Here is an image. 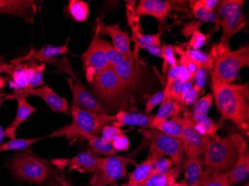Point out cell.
<instances>
[{"label":"cell","mask_w":249,"mask_h":186,"mask_svg":"<svg viewBox=\"0 0 249 186\" xmlns=\"http://www.w3.org/2000/svg\"><path fill=\"white\" fill-rule=\"evenodd\" d=\"M14 92L19 93L25 98H27L29 96H37L43 99L45 103H47L53 111L57 113H69L70 105L67 101L56 94L53 89L48 86L25 89L19 92Z\"/></svg>","instance_id":"cell-16"},{"label":"cell","mask_w":249,"mask_h":186,"mask_svg":"<svg viewBox=\"0 0 249 186\" xmlns=\"http://www.w3.org/2000/svg\"><path fill=\"white\" fill-rule=\"evenodd\" d=\"M200 91L199 89L197 88L194 84V86L192 87L191 90H190V93H189L188 96L186 99L185 101L183 103V105L181 106L183 110H187L188 107H194L196 102L197 101V99L198 98V95H199Z\"/></svg>","instance_id":"cell-50"},{"label":"cell","mask_w":249,"mask_h":186,"mask_svg":"<svg viewBox=\"0 0 249 186\" xmlns=\"http://www.w3.org/2000/svg\"><path fill=\"white\" fill-rule=\"evenodd\" d=\"M244 186H249V182H247V183H246V184Z\"/></svg>","instance_id":"cell-62"},{"label":"cell","mask_w":249,"mask_h":186,"mask_svg":"<svg viewBox=\"0 0 249 186\" xmlns=\"http://www.w3.org/2000/svg\"><path fill=\"white\" fill-rule=\"evenodd\" d=\"M68 42H69V39L67 40V43L62 46H53L51 45H47L40 51H31L29 56L40 62L45 63V64L49 63V64L58 67L59 68H64L61 66V63L58 62V61H54V58L57 56L70 54V50L67 46Z\"/></svg>","instance_id":"cell-22"},{"label":"cell","mask_w":249,"mask_h":186,"mask_svg":"<svg viewBox=\"0 0 249 186\" xmlns=\"http://www.w3.org/2000/svg\"><path fill=\"white\" fill-rule=\"evenodd\" d=\"M67 10L71 17L78 22H85L89 16V5L82 0H71Z\"/></svg>","instance_id":"cell-33"},{"label":"cell","mask_w":249,"mask_h":186,"mask_svg":"<svg viewBox=\"0 0 249 186\" xmlns=\"http://www.w3.org/2000/svg\"><path fill=\"white\" fill-rule=\"evenodd\" d=\"M208 68L205 66L201 65L195 75L196 86L200 92L206 86L208 80Z\"/></svg>","instance_id":"cell-47"},{"label":"cell","mask_w":249,"mask_h":186,"mask_svg":"<svg viewBox=\"0 0 249 186\" xmlns=\"http://www.w3.org/2000/svg\"><path fill=\"white\" fill-rule=\"evenodd\" d=\"M1 107H2V99L0 97V109H1Z\"/></svg>","instance_id":"cell-61"},{"label":"cell","mask_w":249,"mask_h":186,"mask_svg":"<svg viewBox=\"0 0 249 186\" xmlns=\"http://www.w3.org/2000/svg\"><path fill=\"white\" fill-rule=\"evenodd\" d=\"M102 42H103V47L106 51L109 67H116L123 61H126L130 57H134V55H127V54H123V53L117 51L113 45L110 44L109 42L106 41L104 39L102 40Z\"/></svg>","instance_id":"cell-35"},{"label":"cell","mask_w":249,"mask_h":186,"mask_svg":"<svg viewBox=\"0 0 249 186\" xmlns=\"http://www.w3.org/2000/svg\"><path fill=\"white\" fill-rule=\"evenodd\" d=\"M178 78V75L177 63H176L175 65L169 67V70H168L167 81H166L164 90H163L164 99L170 97V90H171L172 86Z\"/></svg>","instance_id":"cell-45"},{"label":"cell","mask_w":249,"mask_h":186,"mask_svg":"<svg viewBox=\"0 0 249 186\" xmlns=\"http://www.w3.org/2000/svg\"><path fill=\"white\" fill-rule=\"evenodd\" d=\"M183 111L182 107L180 104L171 99V97L163 99L160 103V107L158 110V113L155 115L156 119H168L173 116H180V113Z\"/></svg>","instance_id":"cell-32"},{"label":"cell","mask_w":249,"mask_h":186,"mask_svg":"<svg viewBox=\"0 0 249 186\" xmlns=\"http://www.w3.org/2000/svg\"><path fill=\"white\" fill-rule=\"evenodd\" d=\"M175 51H177L180 55V59L178 61L186 67L192 76L195 77L197 71L199 68V64H197L195 61L190 59V57H187L184 54V49L181 48L180 46H175Z\"/></svg>","instance_id":"cell-40"},{"label":"cell","mask_w":249,"mask_h":186,"mask_svg":"<svg viewBox=\"0 0 249 186\" xmlns=\"http://www.w3.org/2000/svg\"><path fill=\"white\" fill-rule=\"evenodd\" d=\"M111 145L117 151H127L130 147L129 138L124 133L118 134L117 136L114 137Z\"/></svg>","instance_id":"cell-46"},{"label":"cell","mask_w":249,"mask_h":186,"mask_svg":"<svg viewBox=\"0 0 249 186\" xmlns=\"http://www.w3.org/2000/svg\"><path fill=\"white\" fill-rule=\"evenodd\" d=\"M140 132L150 141L149 156L155 159L169 156L175 167L181 170L184 149L178 138L166 135L154 128L141 130Z\"/></svg>","instance_id":"cell-7"},{"label":"cell","mask_w":249,"mask_h":186,"mask_svg":"<svg viewBox=\"0 0 249 186\" xmlns=\"http://www.w3.org/2000/svg\"><path fill=\"white\" fill-rule=\"evenodd\" d=\"M163 51V72L166 73L168 67H172L177 63L175 55V46L173 45L163 44L162 46Z\"/></svg>","instance_id":"cell-41"},{"label":"cell","mask_w":249,"mask_h":186,"mask_svg":"<svg viewBox=\"0 0 249 186\" xmlns=\"http://www.w3.org/2000/svg\"><path fill=\"white\" fill-rule=\"evenodd\" d=\"M5 136H6V134H5V131H4L2 126L0 125V145L3 144Z\"/></svg>","instance_id":"cell-57"},{"label":"cell","mask_w":249,"mask_h":186,"mask_svg":"<svg viewBox=\"0 0 249 186\" xmlns=\"http://www.w3.org/2000/svg\"><path fill=\"white\" fill-rule=\"evenodd\" d=\"M212 93H208L206 96L201 98L194 104V111L192 113V116L194 121L201 119L208 116V112L213 104Z\"/></svg>","instance_id":"cell-37"},{"label":"cell","mask_w":249,"mask_h":186,"mask_svg":"<svg viewBox=\"0 0 249 186\" xmlns=\"http://www.w3.org/2000/svg\"><path fill=\"white\" fill-rule=\"evenodd\" d=\"M5 84H6V81L5 78L0 75V91L2 90L5 86Z\"/></svg>","instance_id":"cell-59"},{"label":"cell","mask_w":249,"mask_h":186,"mask_svg":"<svg viewBox=\"0 0 249 186\" xmlns=\"http://www.w3.org/2000/svg\"><path fill=\"white\" fill-rule=\"evenodd\" d=\"M81 138H85L89 142V146L92 149L100 154L108 156L115 155L117 151L112 146L111 143H104L103 139L97 135H92L89 134H82Z\"/></svg>","instance_id":"cell-30"},{"label":"cell","mask_w":249,"mask_h":186,"mask_svg":"<svg viewBox=\"0 0 249 186\" xmlns=\"http://www.w3.org/2000/svg\"><path fill=\"white\" fill-rule=\"evenodd\" d=\"M123 133H124V131H123L120 126L117 124H108L105 126L102 131V139L104 143H111L114 137Z\"/></svg>","instance_id":"cell-43"},{"label":"cell","mask_w":249,"mask_h":186,"mask_svg":"<svg viewBox=\"0 0 249 186\" xmlns=\"http://www.w3.org/2000/svg\"><path fill=\"white\" fill-rule=\"evenodd\" d=\"M186 180L188 186H201L204 174L202 159L200 158L187 157L185 162Z\"/></svg>","instance_id":"cell-25"},{"label":"cell","mask_w":249,"mask_h":186,"mask_svg":"<svg viewBox=\"0 0 249 186\" xmlns=\"http://www.w3.org/2000/svg\"><path fill=\"white\" fill-rule=\"evenodd\" d=\"M201 186H231L228 172L215 171L210 175L204 172Z\"/></svg>","instance_id":"cell-36"},{"label":"cell","mask_w":249,"mask_h":186,"mask_svg":"<svg viewBox=\"0 0 249 186\" xmlns=\"http://www.w3.org/2000/svg\"><path fill=\"white\" fill-rule=\"evenodd\" d=\"M111 68L114 69L129 95L130 91L134 89L138 81V68L136 67L134 57H130L126 61Z\"/></svg>","instance_id":"cell-21"},{"label":"cell","mask_w":249,"mask_h":186,"mask_svg":"<svg viewBox=\"0 0 249 186\" xmlns=\"http://www.w3.org/2000/svg\"><path fill=\"white\" fill-rule=\"evenodd\" d=\"M194 82H195V77H193V78H190L188 81L184 82V87H183L182 97H181V101H180V107L183 105V103L185 101L186 99L188 96L192 87L194 85Z\"/></svg>","instance_id":"cell-51"},{"label":"cell","mask_w":249,"mask_h":186,"mask_svg":"<svg viewBox=\"0 0 249 186\" xmlns=\"http://www.w3.org/2000/svg\"><path fill=\"white\" fill-rule=\"evenodd\" d=\"M72 123L53 131L44 138L66 137L67 139L81 138L82 134H89L97 135L101 134L105 126L113 124L110 116H103L82 110L72 104L71 107Z\"/></svg>","instance_id":"cell-5"},{"label":"cell","mask_w":249,"mask_h":186,"mask_svg":"<svg viewBox=\"0 0 249 186\" xmlns=\"http://www.w3.org/2000/svg\"><path fill=\"white\" fill-rule=\"evenodd\" d=\"M211 55L213 60L212 78L222 83H233L243 67H249V46L231 50L229 41L220 42L212 46Z\"/></svg>","instance_id":"cell-2"},{"label":"cell","mask_w":249,"mask_h":186,"mask_svg":"<svg viewBox=\"0 0 249 186\" xmlns=\"http://www.w3.org/2000/svg\"><path fill=\"white\" fill-rule=\"evenodd\" d=\"M24 60H26L29 66V76L28 89L36 88L37 86H43L46 64L45 63L38 64L37 61L33 59L29 55L26 56Z\"/></svg>","instance_id":"cell-27"},{"label":"cell","mask_w":249,"mask_h":186,"mask_svg":"<svg viewBox=\"0 0 249 186\" xmlns=\"http://www.w3.org/2000/svg\"><path fill=\"white\" fill-rule=\"evenodd\" d=\"M190 8L194 12V16L201 22L215 23L216 27H220L221 19L215 11H209L200 4L199 0L190 1Z\"/></svg>","instance_id":"cell-29"},{"label":"cell","mask_w":249,"mask_h":186,"mask_svg":"<svg viewBox=\"0 0 249 186\" xmlns=\"http://www.w3.org/2000/svg\"><path fill=\"white\" fill-rule=\"evenodd\" d=\"M102 40L103 38L96 32L89 47L82 54L85 75L89 83L108 67Z\"/></svg>","instance_id":"cell-11"},{"label":"cell","mask_w":249,"mask_h":186,"mask_svg":"<svg viewBox=\"0 0 249 186\" xmlns=\"http://www.w3.org/2000/svg\"><path fill=\"white\" fill-rule=\"evenodd\" d=\"M60 184H61V186H66L65 185L61 184V183H60Z\"/></svg>","instance_id":"cell-63"},{"label":"cell","mask_w":249,"mask_h":186,"mask_svg":"<svg viewBox=\"0 0 249 186\" xmlns=\"http://www.w3.org/2000/svg\"><path fill=\"white\" fill-rule=\"evenodd\" d=\"M177 68H178V78L180 81H182L183 82H186L188 81L190 78H193L194 76H192L190 75V72H188L186 67H184L182 64H180L178 61H177Z\"/></svg>","instance_id":"cell-52"},{"label":"cell","mask_w":249,"mask_h":186,"mask_svg":"<svg viewBox=\"0 0 249 186\" xmlns=\"http://www.w3.org/2000/svg\"><path fill=\"white\" fill-rule=\"evenodd\" d=\"M207 42V36L198 30L194 31L192 34L191 38L189 40L187 46L192 50H199L202 46H205Z\"/></svg>","instance_id":"cell-44"},{"label":"cell","mask_w":249,"mask_h":186,"mask_svg":"<svg viewBox=\"0 0 249 186\" xmlns=\"http://www.w3.org/2000/svg\"><path fill=\"white\" fill-rule=\"evenodd\" d=\"M180 169L175 167L166 174L152 173L141 186H172L180 174Z\"/></svg>","instance_id":"cell-28"},{"label":"cell","mask_w":249,"mask_h":186,"mask_svg":"<svg viewBox=\"0 0 249 186\" xmlns=\"http://www.w3.org/2000/svg\"><path fill=\"white\" fill-rule=\"evenodd\" d=\"M224 121L225 119L222 117L217 123H214L211 118L206 116L205 118L195 121L196 129L201 135L213 138L217 135L218 130L222 127Z\"/></svg>","instance_id":"cell-31"},{"label":"cell","mask_w":249,"mask_h":186,"mask_svg":"<svg viewBox=\"0 0 249 186\" xmlns=\"http://www.w3.org/2000/svg\"><path fill=\"white\" fill-rule=\"evenodd\" d=\"M240 134L233 133L227 137L219 135L210 138L202 159L206 174L215 171L229 172L233 169L238 158V142Z\"/></svg>","instance_id":"cell-3"},{"label":"cell","mask_w":249,"mask_h":186,"mask_svg":"<svg viewBox=\"0 0 249 186\" xmlns=\"http://www.w3.org/2000/svg\"><path fill=\"white\" fill-rule=\"evenodd\" d=\"M246 85L223 84L212 78L211 89L216 107L225 120H230L236 124L248 139L249 137V89Z\"/></svg>","instance_id":"cell-1"},{"label":"cell","mask_w":249,"mask_h":186,"mask_svg":"<svg viewBox=\"0 0 249 186\" xmlns=\"http://www.w3.org/2000/svg\"><path fill=\"white\" fill-rule=\"evenodd\" d=\"M155 115L142 114L139 113H128L120 110L114 116H110L113 124L121 127L122 125L138 126L144 129L150 128L152 121L155 119Z\"/></svg>","instance_id":"cell-20"},{"label":"cell","mask_w":249,"mask_h":186,"mask_svg":"<svg viewBox=\"0 0 249 186\" xmlns=\"http://www.w3.org/2000/svg\"><path fill=\"white\" fill-rule=\"evenodd\" d=\"M182 127V135L180 141L182 143L184 153L187 157L202 159L211 138L201 135L196 129L195 121L190 110H186L183 115Z\"/></svg>","instance_id":"cell-10"},{"label":"cell","mask_w":249,"mask_h":186,"mask_svg":"<svg viewBox=\"0 0 249 186\" xmlns=\"http://www.w3.org/2000/svg\"><path fill=\"white\" fill-rule=\"evenodd\" d=\"M47 184L46 186H60L59 182L56 179L55 176L52 175L48 180H47Z\"/></svg>","instance_id":"cell-56"},{"label":"cell","mask_w":249,"mask_h":186,"mask_svg":"<svg viewBox=\"0 0 249 186\" xmlns=\"http://www.w3.org/2000/svg\"><path fill=\"white\" fill-rule=\"evenodd\" d=\"M231 186L243 183L247 180L249 175V153L246 142L243 135L238 142V158L233 169L228 172Z\"/></svg>","instance_id":"cell-19"},{"label":"cell","mask_w":249,"mask_h":186,"mask_svg":"<svg viewBox=\"0 0 249 186\" xmlns=\"http://www.w3.org/2000/svg\"><path fill=\"white\" fill-rule=\"evenodd\" d=\"M178 7L176 2L164 0H141L135 8L136 16H151L163 25L166 17Z\"/></svg>","instance_id":"cell-13"},{"label":"cell","mask_w":249,"mask_h":186,"mask_svg":"<svg viewBox=\"0 0 249 186\" xmlns=\"http://www.w3.org/2000/svg\"><path fill=\"white\" fill-rule=\"evenodd\" d=\"M172 186H188V183H187V180L185 179V180L179 182V183H176V182Z\"/></svg>","instance_id":"cell-58"},{"label":"cell","mask_w":249,"mask_h":186,"mask_svg":"<svg viewBox=\"0 0 249 186\" xmlns=\"http://www.w3.org/2000/svg\"><path fill=\"white\" fill-rule=\"evenodd\" d=\"M244 0H222L219 1L218 15L222 28L221 41H229L231 37L243 29L246 21L243 14Z\"/></svg>","instance_id":"cell-9"},{"label":"cell","mask_w":249,"mask_h":186,"mask_svg":"<svg viewBox=\"0 0 249 186\" xmlns=\"http://www.w3.org/2000/svg\"><path fill=\"white\" fill-rule=\"evenodd\" d=\"M150 128L158 130L180 140L182 135V118L180 116H173L171 119H156L155 118Z\"/></svg>","instance_id":"cell-24"},{"label":"cell","mask_w":249,"mask_h":186,"mask_svg":"<svg viewBox=\"0 0 249 186\" xmlns=\"http://www.w3.org/2000/svg\"><path fill=\"white\" fill-rule=\"evenodd\" d=\"M45 138H14L0 145V153L4 151H23L30 148L33 144Z\"/></svg>","instance_id":"cell-34"},{"label":"cell","mask_w":249,"mask_h":186,"mask_svg":"<svg viewBox=\"0 0 249 186\" xmlns=\"http://www.w3.org/2000/svg\"><path fill=\"white\" fill-rule=\"evenodd\" d=\"M96 32L100 34L110 36L112 40V43L114 48L127 55H134L130 47L129 34L128 32H123L120 29L119 24L107 25L103 22H100L96 28Z\"/></svg>","instance_id":"cell-18"},{"label":"cell","mask_w":249,"mask_h":186,"mask_svg":"<svg viewBox=\"0 0 249 186\" xmlns=\"http://www.w3.org/2000/svg\"><path fill=\"white\" fill-rule=\"evenodd\" d=\"M200 24L199 22H190L188 24L184 26L181 34L185 37H189L191 35V34L194 33V31L198 30V26Z\"/></svg>","instance_id":"cell-54"},{"label":"cell","mask_w":249,"mask_h":186,"mask_svg":"<svg viewBox=\"0 0 249 186\" xmlns=\"http://www.w3.org/2000/svg\"><path fill=\"white\" fill-rule=\"evenodd\" d=\"M164 99V96H163V91H158L157 93L152 96L150 99L148 100V101L145 103V113L146 114H150L151 112L153 110L156 106L160 104L163 102Z\"/></svg>","instance_id":"cell-48"},{"label":"cell","mask_w":249,"mask_h":186,"mask_svg":"<svg viewBox=\"0 0 249 186\" xmlns=\"http://www.w3.org/2000/svg\"><path fill=\"white\" fill-rule=\"evenodd\" d=\"M5 166L17 180L38 186H43L53 175L51 162L37 156L29 148L15 153Z\"/></svg>","instance_id":"cell-4"},{"label":"cell","mask_w":249,"mask_h":186,"mask_svg":"<svg viewBox=\"0 0 249 186\" xmlns=\"http://www.w3.org/2000/svg\"><path fill=\"white\" fill-rule=\"evenodd\" d=\"M33 0H0V15L18 17L32 23L37 12V3Z\"/></svg>","instance_id":"cell-14"},{"label":"cell","mask_w":249,"mask_h":186,"mask_svg":"<svg viewBox=\"0 0 249 186\" xmlns=\"http://www.w3.org/2000/svg\"><path fill=\"white\" fill-rule=\"evenodd\" d=\"M173 162L171 159L160 157L155 160L152 167V173L166 174L173 169Z\"/></svg>","instance_id":"cell-42"},{"label":"cell","mask_w":249,"mask_h":186,"mask_svg":"<svg viewBox=\"0 0 249 186\" xmlns=\"http://www.w3.org/2000/svg\"><path fill=\"white\" fill-rule=\"evenodd\" d=\"M163 31H160L155 34H144L140 33L139 32H136V46L138 49H142V47L148 45L152 46H161L160 37L163 34Z\"/></svg>","instance_id":"cell-39"},{"label":"cell","mask_w":249,"mask_h":186,"mask_svg":"<svg viewBox=\"0 0 249 186\" xmlns=\"http://www.w3.org/2000/svg\"><path fill=\"white\" fill-rule=\"evenodd\" d=\"M155 160L156 159L149 156L148 159L137 166L135 170L128 174V184L131 186H141L152 174V167Z\"/></svg>","instance_id":"cell-26"},{"label":"cell","mask_w":249,"mask_h":186,"mask_svg":"<svg viewBox=\"0 0 249 186\" xmlns=\"http://www.w3.org/2000/svg\"><path fill=\"white\" fill-rule=\"evenodd\" d=\"M142 49L150 53V54H153V55L156 56V57H160V58H163V51L162 46H152V45H148V46H145L142 47Z\"/></svg>","instance_id":"cell-53"},{"label":"cell","mask_w":249,"mask_h":186,"mask_svg":"<svg viewBox=\"0 0 249 186\" xmlns=\"http://www.w3.org/2000/svg\"><path fill=\"white\" fill-rule=\"evenodd\" d=\"M130 186V185L128 184V183H125V184H123V185H121V186Z\"/></svg>","instance_id":"cell-60"},{"label":"cell","mask_w":249,"mask_h":186,"mask_svg":"<svg viewBox=\"0 0 249 186\" xmlns=\"http://www.w3.org/2000/svg\"><path fill=\"white\" fill-rule=\"evenodd\" d=\"M135 165L131 159L123 156L112 155L98 159V166L90 180L91 186H107L127 177V166Z\"/></svg>","instance_id":"cell-8"},{"label":"cell","mask_w":249,"mask_h":186,"mask_svg":"<svg viewBox=\"0 0 249 186\" xmlns=\"http://www.w3.org/2000/svg\"><path fill=\"white\" fill-rule=\"evenodd\" d=\"M184 84V82L178 78L175 81L173 86H172L171 90H170V97L174 101H176V103H178L180 105L181 97H182Z\"/></svg>","instance_id":"cell-49"},{"label":"cell","mask_w":249,"mask_h":186,"mask_svg":"<svg viewBox=\"0 0 249 186\" xmlns=\"http://www.w3.org/2000/svg\"><path fill=\"white\" fill-rule=\"evenodd\" d=\"M9 99H15L18 102L16 117H15L13 122L11 123L5 131L6 136L8 137L10 139H14V138H16L17 130L18 129L19 125L25 121H29L31 115L35 112L37 111L38 109L31 105L30 103L26 101V98L19 93H17V92L8 94L2 100H9Z\"/></svg>","instance_id":"cell-17"},{"label":"cell","mask_w":249,"mask_h":186,"mask_svg":"<svg viewBox=\"0 0 249 186\" xmlns=\"http://www.w3.org/2000/svg\"><path fill=\"white\" fill-rule=\"evenodd\" d=\"M99 157L95 156L91 151H87L78 153L71 159H51L52 164L60 170L68 167L70 170L82 169L89 173H94L97 169Z\"/></svg>","instance_id":"cell-15"},{"label":"cell","mask_w":249,"mask_h":186,"mask_svg":"<svg viewBox=\"0 0 249 186\" xmlns=\"http://www.w3.org/2000/svg\"><path fill=\"white\" fill-rule=\"evenodd\" d=\"M117 186V185L114 184V186Z\"/></svg>","instance_id":"cell-64"},{"label":"cell","mask_w":249,"mask_h":186,"mask_svg":"<svg viewBox=\"0 0 249 186\" xmlns=\"http://www.w3.org/2000/svg\"><path fill=\"white\" fill-rule=\"evenodd\" d=\"M89 84L102 104L105 103L114 111L123 110L126 105L125 98L128 97V92L111 67H107Z\"/></svg>","instance_id":"cell-6"},{"label":"cell","mask_w":249,"mask_h":186,"mask_svg":"<svg viewBox=\"0 0 249 186\" xmlns=\"http://www.w3.org/2000/svg\"><path fill=\"white\" fill-rule=\"evenodd\" d=\"M68 83L72 91V102L73 105L77 106L82 110H87L90 113L103 116H110V113L101 103L99 99L88 90L78 79L75 80V83L72 78H68Z\"/></svg>","instance_id":"cell-12"},{"label":"cell","mask_w":249,"mask_h":186,"mask_svg":"<svg viewBox=\"0 0 249 186\" xmlns=\"http://www.w3.org/2000/svg\"><path fill=\"white\" fill-rule=\"evenodd\" d=\"M8 75L11 78L10 87L14 89V92H19L22 89H28L29 73L27 62L11 61V68Z\"/></svg>","instance_id":"cell-23"},{"label":"cell","mask_w":249,"mask_h":186,"mask_svg":"<svg viewBox=\"0 0 249 186\" xmlns=\"http://www.w3.org/2000/svg\"><path fill=\"white\" fill-rule=\"evenodd\" d=\"M200 4L209 11H214L219 4L218 0H199Z\"/></svg>","instance_id":"cell-55"},{"label":"cell","mask_w":249,"mask_h":186,"mask_svg":"<svg viewBox=\"0 0 249 186\" xmlns=\"http://www.w3.org/2000/svg\"><path fill=\"white\" fill-rule=\"evenodd\" d=\"M184 54L200 66L203 65L206 67L208 71L212 70L213 67V60L211 54H207L206 52H204L201 50H192L188 46H187L186 50H184Z\"/></svg>","instance_id":"cell-38"}]
</instances>
